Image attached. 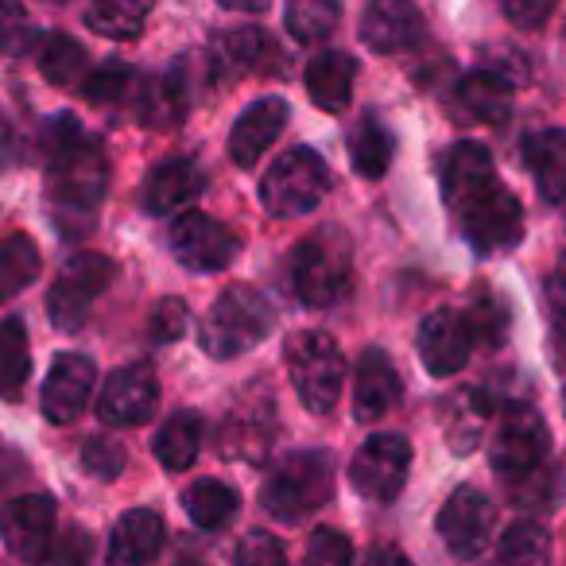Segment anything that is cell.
<instances>
[{"label": "cell", "instance_id": "obj_1", "mask_svg": "<svg viewBox=\"0 0 566 566\" xmlns=\"http://www.w3.org/2000/svg\"><path fill=\"white\" fill-rule=\"evenodd\" d=\"M105 190H109V159L102 144L90 140L86 133L48 151V202L63 237H82L94 229Z\"/></svg>", "mask_w": 566, "mask_h": 566}, {"label": "cell", "instance_id": "obj_2", "mask_svg": "<svg viewBox=\"0 0 566 566\" xmlns=\"http://www.w3.org/2000/svg\"><path fill=\"white\" fill-rule=\"evenodd\" d=\"M287 272H292V292L303 307H338L354 287V249L342 229H318L292 249Z\"/></svg>", "mask_w": 566, "mask_h": 566}, {"label": "cell", "instance_id": "obj_3", "mask_svg": "<svg viewBox=\"0 0 566 566\" xmlns=\"http://www.w3.org/2000/svg\"><path fill=\"white\" fill-rule=\"evenodd\" d=\"M331 496L334 458L326 450H292V454L272 465L264 489H260L264 512L283 520V524H300V520L315 516Z\"/></svg>", "mask_w": 566, "mask_h": 566}, {"label": "cell", "instance_id": "obj_4", "mask_svg": "<svg viewBox=\"0 0 566 566\" xmlns=\"http://www.w3.org/2000/svg\"><path fill=\"white\" fill-rule=\"evenodd\" d=\"M268 331H272L268 300L249 283H237V287H226L213 300V307L206 311L202 326H198V346L213 361H229V357H241L252 346H260L268 338Z\"/></svg>", "mask_w": 566, "mask_h": 566}, {"label": "cell", "instance_id": "obj_5", "mask_svg": "<svg viewBox=\"0 0 566 566\" xmlns=\"http://www.w3.org/2000/svg\"><path fill=\"white\" fill-rule=\"evenodd\" d=\"M447 210L454 213L465 244L473 252H481V256L509 252L524 241V206L496 175L489 182H481L478 190H470L465 198L450 202Z\"/></svg>", "mask_w": 566, "mask_h": 566}, {"label": "cell", "instance_id": "obj_6", "mask_svg": "<svg viewBox=\"0 0 566 566\" xmlns=\"http://www.w3.org/2000/svg\"><path fill=\"white\" fill-rule=\"evenodd\" d=\"M331 190V167L315 148L283 151L260 179V206L272 218H307Z\"/></svg>", "mask_w": 566, "mask_h": 566}, {"label": "cell", "instance_id": "obj_7", "mask_svg": "<svg viewBox=\"0 0 566 566\" xmlns=\"http://www.w3.org/2000/svg\"><path fill=\"white\" fill-rule=\"evenodd\" d=\"M287 373L300 392L303 408L326 416L334 403L342 400V385H346V357H342L338 342L323 331H303L287 342Z\"/></svg>", "mask_w": 566, "mask_h": 566}, {"label": "cell", "instance_id": "obj_8", "mask_svg": "<svg viewBox=\"0 0 566 566\" xmlns=\"http://www.w3.org/2000/svg\"><path fill=\"white\" fill-rule=\"evenodd\" d=\"M113 280H117V264L109 256H102V252H78V256L66 260L48 295V315L55 323V331H82L94 303L109 292Z\"/></svg>", "mask_w": 566, "mask_h": 566}, {"label": "cell", "instance_id": "obj_9", "mask_svg": "<svg viewBox=\"0 0 566 566\" xmlns=\"http://www.w3.org/2000/svg\"><path fill=\"white\" fill-rule=\"evenodd\" d=\"M411 470V447L403 434L380 431L357 447L354 462H349V485L357 496H365L369 504H392L408 485Z\"/></svg>", "mask_w": 566, "mask_h": 566}, {"label": "cell", "instance_id": "obj_10", "mask_svg": "<svg viewBox=\"0 0 566 566\" xmlns=\"http://www.w3.org/2000/svg\"><path fill=\"white\" fill-rule=\"evenodd\" d=\"M167 244H171L175 260H179L187 272H198V275L226 272L237 260V252H241V237L202 210L179 213V218L171 221V229H167Z\"/></svg>", "mask_w": 566, "mask_h": 566}, {"label": "cell", "instance_id": "obj_11", "mask_svg": "<svg viewBox=\"0 0 566 566\" xmlns=\"http://www.w3.org/2000/svg\"><path fill=\"white\" fill-rule=\"evenodd\" d=\"M493 532H496V504L481 489L458 485L447 496V504L439 509V535L450 555L462 558V563L478 558L489 547Z\"/></svg>", "mask_w": 566, "mask_h": 566}, {"label": "cell", "instance_id": "obj_12", "mask_svg": "<svg viewBox=\"0 0 566 566\" xmlns=\"http://www.w3.org/2000/svg\"><path fill=\"white\" fill-rule=\"evenodd\" d=\"M551 450V431L543 423L539 411L532 408H509L493 434V447H489V462L501 473L504 481L524 478L539 462H547Z\"/></svg>", "mask_w": 566, "mask_h": 566}, {"label": "cell", "instance_id": "obj_13", "mask_svg": "<svg viewBox=\"0 0 566 566\" xmlns=\"http://www.w3.org/2000/svg\"><path fill=\"white\" fill-rule=\"evenodd\" d=\"M0 539L17 555L20 563H40L51 555V539H55V501L48 493H28L4 504L0 512Z\"/></svg>", "mask_w": 566, "mask_h": 566}, {"label": "cell", "instance_id": "obj_14", "mask_svg": "<svg viewBox=\"0 0 566 566\" xmlns=\"http://www.w3.org/2000/svg\"><path fill=\"white\" fill-rule=\"evenodd\" d=\"M159 408V380L148 365H125L109 373L102 396H97V416L109 427H140Z\"/></svg>", "mask_w": 566, "mask_h": 566}, {"label": "cell", "instance_id": "obj_15", "mask_svg": "<svg viewBox=\"0 0 566 566\" xmlns=\"http://www.w3.org/2000/svg\"><path fill=\"white\" fill-rule=\"evenodd\" d=\"M473 334L458 311H431L419 323V361L431 377H454L470 365Z\"/></svg>", "mask_w": 566, "mask_h": 566}, {"label": "cell", "instance_id": "obj_16", "mask_svg": "<svg viewBox=\"0 0 566 566\" xmlns=\"http://www.w3.org/2000/svg\"><path fill=\"white\" fill-rule=\"evenodd\" d=\"M94 385H97V365L82 354H59L51 361V373L43 380V416L51 423H74V419L86 411L90 396H94Z\"/></svg>", "mask_w": 566, "mask_h": 566}, {"label": "cell", "instance_id": "obj_17", "mask_svg": "<svg viewBox=\"0 0 566 566\" xmlns=\"http://www.w3.org/2000/svg\"><path fill=\"white\" fill-rule=\"evenodd\" d=\"M403 380L396 373V361L380 346L361 349L354 365V416L361 423H377L400 403Z\"/></svg>", "mask_w": 566, "mask_h": 566}, {"label": "cell", "instance_id": "obj_18", "mask_svg": "<svg viewBox=\"0 0 566 566\" xmlns=\"http://www.w3.org/2000/svg\"><path fill=\"white\" fill-rule=\"evenodd\" d=\"M423 35V12L416 0H369L361 12V43L377 55L408 51Z\"/></svg>", "mask_w": 566, "mask_h": 566}, {"label": "cell", "instance_id": "obj_19", "mask_svg": "<svg viewBox=\"0 0 566 566\" xmlns=\"http://www.w3.org/2000/svg\"><path fill=\"white\" fill-rule=\"evenodd\" d=\"M287 117H292V109H287L283 97H275V94L256 97V102L233 120V133H229V144H226L229 159H233L237 167H252L275 140H280V133L287 128Z\"/></svg>", "mask_w": 566, "mask_h": 566}, {"label": "cell", "instance_id": "obj_20", "mask_svg": "<svg viewBox=\"0 0 566 566\" xmlns=\"http://www.w3.org/2000/svg\"><path fill=\"white\" fill-rule=\"evenodd\" d=\"M202 190H206V175H202V167H198V159L171 156V159H159L148 171L140 202L151 218H167V213L187 210Z\"/></svg>", "mask_w": 566, "mask_h": 566}, {"label": "cell", "instance_id": "obj_21", "mask_svg": "<svg viewBox=\"0 0 566 566\" xmlns=\"http://www.w3.org/2000/svg\"><path fill=\"white\" fill-rule=\"evenodd\" d=\"M450 117H454L458 125H489V128L509 125L512 86L478 66V71L465 74L454 86V94H450Z\"/></svg>", "mask_w": 566, "mask_h": 566}, {"label": "cell", "instance_id": "obj_22", "mask_svg": "<svg viewBox=\"0 0 566 566\" xmlns=\"http://www.w3.org/2000/svg\"><path fill=\"white\" fill-rule=\"evenodd\" d=\"M136 109L140 120L151 128H175L190 109V74H187V59H175L159 78H140L136 86Z\"/></svg>", "mask_w": 566, "mask_h": 566}, {"label": "cell", "instance_id": "obj_23", "mask_svg": "<svg viewBox=\"0 0 566 566\" xmlns=\"http://www.w3.org/2000/svg\"><path fill=\"white\" fill-rule=\"evenodd\" d=\"M524 164L535 190L551 206L566 202V133L563 128H539L524 136Z\"/></svg>", "mask_w": 566, "mask_h": 566}, {"label": "cell", "instance_id": "obj_24", "mask_svg": "<svg viewBox=\"0 0 566 566\" xmlns=\"http://www.w3.org/2000/svg\"><path fill=\"white\" fill-rule=\"evenodd\" d=\"M354 82H357V63L346 51H323L307 63L303 74V86H307L311 102L323 113H342L354 97Z\"/></svg>", "mask_w": 566, "mask_h": 566}, {"label": "cell", "instance_id": "obj_25", "mask_svg": "<svg viewBox=\"0 0 566 566\" xmlns=\"http://www.w3.org/2000/svg\"><path fill=\"white\" fill-rule=\"evenodd\" d=\"M164 551V516L151 509H133L117 520L109 539V563L140 566Z\"/></svg>", "mask_w": 566, "mask_h": 566}, {"label": "cell", "instance_id": "obj_26", "mask_svg": "<svg viewBox=\"0 0 566 566\" xmlns=\"http://www.w3.org/2000/svg\"><path fill=\"white\" fill-rule=\"evenodd\" d=\"M392 156H396V133L380 117L365 113L354 133H349L354 171L361 175V179H385V171L392 167Z\"/></svg>", "mask_w": 566, "mask_h": 566}, {"label": "cell", "instance_id": "obj_27", "mask_svg": "<svg viewBox=\"0 0 566 566\" xmlns=\"http://www.w3.org/2000/svg\"><path fill=\"white\" fill-rule=\"evenodd\" d=\"M275 59H280L275 55V43L260 28H237V32L221 35L218 48H213V63L226 74H272L268 63H275Z\"/></svg>", "mask_w": 566, "mask_h": 566}, {"label": "cell", "instance_id": "obj_28", "mask_svg": "<svg viewBox=\"0 0 566 566\" xmlns=\"http://www.w3.org/2000/svg\"><path fill=\"white\" fill-rule=\"evenodd\" d=\"M151 450H156V462L164 465V470H175V473L190 470V465L198 462V450H202V419H198V411H175V416L159 427Z\"/></svg>", "mask_w": 566, "mask_h": 566}, {"label": "cell", "instance_id": "obj_29", "mask_svg": "<svg viewBox=\"0 0 566 566\" xmlns=\"http://www.w3.org/2000/svg\"><path fill=\"white\" fill-rule=\"evenodd\" d=\"M182 509H187L190 524L202 532H221L233 524L237 516V489H229L218 478H202L182 493Z\"/></svg>", "mask_w": 566, "mask_h": 566}, {"label": "cell", "instance_id": "obj_30", "mask_svg": "<svg viewBox=\"0 0 566 566\" xmlns=\"http://www.w3.org/2000/svg\"><path fill=\"white\" fill-rule=\"evenodd\" d=\"M156 0H90L86 24L105 40H136L151 17Z\"/></svg>", "mask_w": 566, "mask_h": 566}, {"label": "cell", "instance_id": "obj_31", "mask_svg": "<svg viewBox=\"0 0 566 566\" xmlns=\"http://www.w3.org/2000/svg\"><path fill=\"white\" fill-rule=\"evenodd\" d=\"M40 280V249L28 233L0 237V303L17 300Z\"/></svg>", "mask_w": 566, "mask_h": 566}, {"label": "cell", "instance_id": "obj_32", "mask_svg": "<svg viewBox=\"0 0 566 566\" xmlns=\"http://www.w3.org/2000/svg\"><path fill=\"white\" fill-rule=\"evenodd\" d=\"M32 373V349H28V331L20 318H4L0 323V396L4 400H20Z\"/></svg>", "mask_w": 566, "mask_h": 566}, {"label": "cell", "instance_id": "obj_33", "mask_svg": "<svg viewBox=\"0 0 566 566\" xmlns=\"http://www.w3.org/2000/svg\"><path fill=\"white\" fill-rule=\"evenodd\" d=\"M90 55L78 40H71L66 32H51L40 43V71L51 86H78L86 78Z\"/></svg>", "mask_w": 566, "mask_h": 566}, {"label": "cell", "instance_id": "obj_34", "mask_svg": "<svg viewBox=\"0 0 566 566\" xmlns=\"http://www.w3.org/2000/svg\"><path fill=\"white\" fill-rule=\"evenodd\" d=\"M342 0H287L283 24L295 43H323L338 28Z\"/></svg>", "mask_w": 566, "mask_h": 566}, {"label": "cell", "instance_id": "obj_35", "mask_svg": "<svg viewBox=\"0 0 566 566\" xmlns=\"http://www.w3.org/2000/svg\"><path fill=\"white\" fill-rule=\"evenodd\" d=\"M496 558L516 566H539L551 558V535L539 520H516L509 532L496 539Z\"/></svg>", "mask_w": 566, "mask_h": 566}, {"label": "cell", "instance_id": "obj_36", "mask_svg": "<svg viewBox=\"0 0 566 566\" xmlns=\"http://www.w3.org/2000/svg\"><path fill=\"white\" fill-rule=\"evenodd\" d=\"M512 496H516L520 509L535 512H555L558 504L566 501V473L558 470V465H547L539 462L532 473H524V478H512Z\"/></svg>", "mask_w": 566, "mask_h": 566}, {"label": "cell", "instance_id": "obj_37", "mask_svg": "<svg viewBox=\"0 0 566 566\" xmlns=\"http://www.w3.org/2000/svg\"><path fill=\"white\" fill-rule=\"evenodd\" d=\"M465 323H470V334H473V346L481 349H496L504 338H509V326H512V315L501 300H496L489 287H481L478 295L470 300V311H465Z\"/></svg>", "mask_w": 566, "mask_h": 566}, {"label": "cell", "instance_id": "obj_38", "mask_svg": "<svg viewBox=\"0 0 566 566\" xmlns=\"http://www.w3.org/2000/svg\"><path fill=\"white\" fill-rule=\"evenodd\" d=\"M136 86H140V74L128 63H120V59H109V63H102L97 71H90L86 78H82V94L94 105L125 102V97L136 94Z\"/></svg>", "mask_w": 566, "mask_h": 566}, {"label": "cell", "instance_id": "obj_39", "mask_svg": "<svg viewBox=\"0 0 566 566\" xmlns=\"http://www.w3.org/2000/svg\"><path fill=\"white\" fill-rule=\"evenodd\" d=\"M40 32H35V20L28 17V9L20 0H0V55H28L35 48Z\"/></svg>", "mask_w": 566, "mask_h": 566}, {"label": "cell", "instance_id": "obj_40", "mask_svg": "<svg viewBox=\"0 0 566 566\" xmlns=\"http://www.w3.org/2000/svg\"><path fill=\"white\" fill-rule=\"evenodd\" d=\"M82 465H86V473H94L97 481H113V478L125 473L128 454L117 439H109V434H94V439H86V447H82Z\"/></svg>", "mask_w": 566, "mask_h": 566}, {"label": "cell", "instance_id": "obj_41", "mask_svg": "<svg viewBox=\"0 0 566 566\" xmlns=\"http://www.w3.org/2000/svg\"><path fill=\"white\" fill-rule=\"evenodd\" d=\"M303 558H307L311 566H346V563H354V543H349L338 527H315Z\"/></svg>", "mask_w": 566, "mask_h": 566}, {"label": "cell", "instance_id": "obj_42", "mask_svg": "<svg viewBox=\"0 0 566 566\" xmlns=\"http://www.w3.org/2000/svg\"><path fill=\"white\" fill-rule=\"evenodd\" d=\"M187 303L175 300V295H167V300H159L156 307H151V318H148V334L156 346H171V342H179L182 334H187Z\"/></svg>", "mask_w": 566, "mask_h": 566}, {"label": "cell", "instance_id": "obj_43", "mask_svg": "<svg viewBox=\"0 0 566 566\" xmlns=\"http://www.w3.org/2000/svg\"><path fill=\"white\" fill-rule=\"evenodd\" d=\"M283 558H287L283 543L275 539V535L260 532V527L237 543V563H241V566H280Z\"/></svg>", "mask_w": 566, "mask_h": 566}, {"label": "cell", "instance_id": "obj_44", "mask_svg": "<svg viewBox=\"0 0 566 566\" xmlns=\"http://www.w3.org/2000/svg\"><path fill=\"white\" fill-rule=\"evenodd\" d=\"M558 9V0H504V17L520 32H539L551 20V12Z\"/></svg>", "mask_w": 566, "mask_h": 566}, {"label": "cell", "instance_id": "obj_45", "mask_svg": "<svg viewBox=\"0 0 566 566\" xmlns=\"http://www.w3.org/2000/svg\"><path fill=\"white\" fill-rule=\"evenodd\" d=\"M481 71L496 74L501 82H509L512 90L524 86L532 74H527V63L516 55V51H485V63H481Z\"/></svg>", "mask_w": 566, "mask_h": 566}, {"label": "cell", "instance_id": "obj_46", "mask_svg": "<svg viewBox=\"0 0 566 566\" xmlns=\"http://www.w3.org/2000/svg\"><path fill=\"white\" fill-rule=\"evenodd\" d=\"M547 303H551V318H555L558 338L566 342V268H558L547 283Z\"/></svg>", "mask_w": 566, "mask_h": 566}, {"label": "cell", "instance_id": "obj_47", "mask_svg": "<svg viewBox=\"0 0 566 566\" xmlns=\"http://www.w3.org/2000/svg\"><path fill=\"white\" fill-rule=\"evenodd\" d=\"M218 4L229 12H264L268 9V0H218Z\"/></svg>", "mask_w": 566, "mask_h": 566}, {"label": "cell", "instance_id": "obj_48", "mask_svg": "<svg viewBox=\"0 0 566 566\" xmlns=\"http://www.w3.org/2000/svg\"><path fill=\"white\" fill-rule=\"evenodd\" d=\"M380 558H396V563H403L400 551H392V547H373L369 551V563H380Z\"/></svg>", "mask_w": 566, "mask_h": 566}, {"label": "cell", "instance_id": "obj_49", "mask_svg": "<svg viewBox=\"0 0 566 566\" xmlns=\"http://www.w3.org/2000/svg\"><path fill=\"white\" fill-rule=\"evenodd\" d=\"M40 4H66V0H40Z\"/></svg>", "mask_w": 566, "mask_h": 566}, {"label": "cell", "instance_id": "obj_50", "mask_svg": "<svg viewBox=\"0 0 566 566\" xmlns=\"http://www.w3.org/2000/svg\"><path fill=\"white\" fill-rule=\"evenodd\" d=\"M563 411H566V388H563Z\"/></svg>", "mask_w": 566, "mask_h": 566}]
</instances>
